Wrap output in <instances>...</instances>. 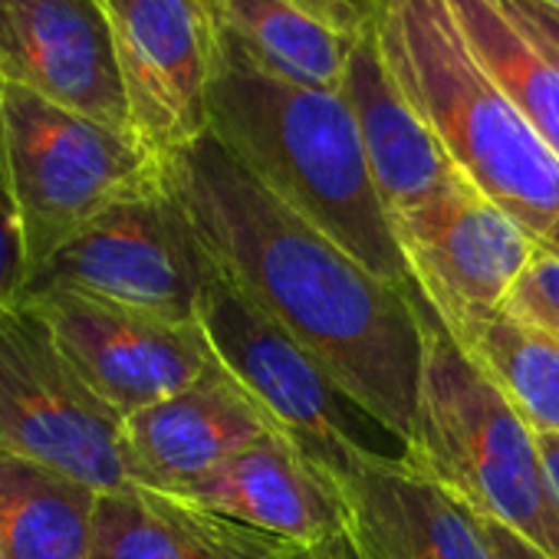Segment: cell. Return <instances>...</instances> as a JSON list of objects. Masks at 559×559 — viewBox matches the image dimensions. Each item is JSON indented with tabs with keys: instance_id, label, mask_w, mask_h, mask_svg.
<instances>
[{
	"instance_id": "6da1fadb",
	"label": "cell",
	"mask_w": 559,
	"mask_h": 559,
	"mask_svg": "<svg viewBox=\"0 0 559 559\" xmlns=\"http://www.w3.org/2000/svg\"><path fill=\"white\" fill-rule=\"evenodd\" d=\"M162 178L211 263L320 362L349 405L408 448L425 356L418 290L362 266L211 132L162 158Z\"/></svg>"
},
{
	"instance_id": "7a4b0ae2",
	"label": "cell",
	"mask_w": 559,
	"mask_h": 559,
	"mask_svg": "<svg viewBox=\"0 0 559 559\" xmlns=\"http://www.w3.org/2000/svg\"><path fill=\"white\" fill-rule=\"evenodd\" d=\"M207 132L385 284L415 287L343 93L270 76L217 34Z\"/></svg>"
},
{
	"instance_id": "3957f363",
	"label": "cell",
	"mask_w": 559,
	"mask_h": 559,
	"mask_svg": "<svg viewBox=\"0 0 559 559\" xmlns=\"http://www.w3.org/2000/svg\"><path fill=\"white\" fill-rule=\"evenodd\" d=\"M372 27L454 168L539 250L559 253V155L480 67L448 0H379Z\"/></svg>"
},
{
	"instance_id": "277c9868",
	"label": "cell",
	"mask_w": 559,
	"mask_h": 559,
	"mask_svg": "<svg viewBox=\"0 0 559 559\" xmlns=\"http://www.w3.org/2000/svg\"><path fill=\"white\" fill-rule=\"evenodd\" d=\"M418 317L425 356L415 438L402 454L454 490L474 513L516 530L549 559H559V503L536 435L454 343L421 294Z\"/></svg>"
},
{
	"instance_id": "5b68a950",
	"label": "cell",
	"mask_w": 559,
	"mask_h": 559,
	"mask_svg": "<svg viewBox=\"0 0 559 559\" xmlns=\"http://www.w3.org/2000/svg\"><path fill=\"white\" fill-rule=\"evenodd\" d=\"M0 152L24 230L27 280L83 224L162 178V162L135 135L4 80Z\"/></svg>"
},
{
	"instance_id": "8992f818",
	"label": "cell",
	"mask_w": 559,
	"mask_h": 559,
	"mask_svg": "<svg viewBox=\"0 0 559 559\" xmlns=\"http://www.w3.org/2000/svg\"><path fill=\"white\" fill-rule=\"evenodd\" d=\"M214 263L165 178L109 204L27 280L24 304L80 294L165 320H198Z\"/></svg>"
},
{
	"instance_id": "52a82bcc",
	"label": "cell",
	"mask_w": 559,
	"mask_h": 559,
	"mask_svg": "<svg viewBox=\"0 0 559 559\" xmlns=\"http://www.w3.org/2000/svg\"><path fill=\"white\" fill-rule=\"evenodd\" d=\"M0 451L99 493L135 484L126 418L90 389L34 304L0 317Z\"/></svg>"
},
{
	"instance_id": "ba28073f",
	"label": "cell",
	"mask_w": 559,
	"mask_h": 559,
	"mask_svg": "<svg viewBox=\"0 0 559 559\" xmlns=\"http://www.w3.org/2000/svg\"><path fill=\"white\" fill-rule=\"evenodd\" d=\"M198 323L221 362L317 464H340L362 448L343 415V395L320 362L214 266L198 304Z\"/></svg>"
},
{
	"instance_id": "9c48e42d",
	"label": "cell",
	"mask_w": 559,
	"mask_h": 559,
	"mask_svg": "<svg viewBox=\"0 0 559 559\" xmlns=\"http://www.w3.org/2000/svg\"><path fill=\"white\" fill-rule=\"evenodd\" d=\"M408 276L448 333L503 313V300L539 250L533 237L464 175L395 224Z\"/></svg>"
},
{
	"instance_id": "30bf717a",
	"label": "cell",
	"mask_w": 559,
	"mask_h": 559,
	"mask_svg": "<svg viewBox=\"0 0 559 559\" xmlns=\"http://www.w3.org/2000/svg\"><path fill=\"white\" fill-rule=\"evenodd\" d=\"M135 139L162 162L207 132L217 27L207 0H106Z\"/></svg>"
},
{
	"instance_id": "8fae6325",
	"label": "cell",
	"mask_w": 559,
	"mask_h": 559,
	"mask_svg": "<svg viewBox=\"0 0 559 559\" xmlns=\"http://www.w3.org/2000/svg\"><path fill=\"white\" fill-rule=\"evenodd\" d=\"M27 304L44 313L90 389L122 418L185 392L217 366L198 320H165L80 294H47Z\"/></svg>"
},
{
	"instance_id": "7c38bea8",
	"label": "cell",
	"mask_w": 559,
	"mask_h": 559,
	"mask_svg": "<svg viewBox=\"0 0 559 559\" xmlns=\"http://www.w3.org/2000/svg\"><path fill=\"white\" fill-rule=\"evenodd\" d=\"M317 467L340 500L353 559H493L480 516L412 457L362 444Z\"/></svg>"
},
{
	"instance_id": "4fadbf2b",
	"label": "cell",
	"mask_w": 559,
	"mask_h": 559,
	"mask_svg": "<svg viewBox=\"0 0 559 559\" xmlns=\"http://www.w3.org/2000/svg\"><path fill=\"white\" fill-rule=\"evenodd\" d=\"M0 80L135 135L106 0H0Z\"/></svg>"
},
{
	"instance_id": "5bb4252c",
	"label": "cell",
	"mask_w": 559,
	"mask_h": 559,
	"mask_svg": "<svg viewBox=\"0 0 559 559\" xmlns=\"http://www.w3.org/2000/svg\"><path fill=\"white\" fill-rule=\"evenodd\" d=\"M273 431L263 405L217 362L185 392L129 415L126 454L135 484L175 497Z\"/></svg>"
},
{
	"instance_id": "9a60e30c",
	"label": "cell",
	"mask_w": 559,
	"mask_h": 559,
	"mask_svg": "<svg viewBox=\"0 0 559 559\" xmlns=\"http://www.w3.org/2000/svg\"><path fill=\"white\" fill-rule=\"evenodd\" d=\"M175 497L297 549L343 536V510L330 480L284 431L253 441Z\"/></svg>"
},
{
	"instance_id": "2e32d148",
	"label": "cell",
	"mask_w": 559,
	"mask_h": 559,
	"mask_svg": "<svg viewBox=\"0 0 559 559\" xmlns=\"http://www.w3.org/2000/svg\"><path fill=\"white\" fill-rule=\"evenodd\" d=\"M340 93L353 109L362 152L392 227L431 204L461 178L435 129L392 76L372 24L349 57Z\"/></svg>"
},
{
	"instance_id": "e0dca14e",
	"label": "cell",
	"mask_w": 559,
	"mask_h": 559,
	"mask_svg": "<svg viewBox=\"0 0 559 559\" xmlns=\"http://www.w3.org/2000/svg\"><path fill=\"white\" fill-rule=\"evenodd\" d=\"M217 34L253 67L297 86L340 93L372 21L323 0H207Z\"/></svg>"
},
{
	"instance_id": "ac0fdd59",
	"label": "cell",
	"mask_w": 559,
	"mask_h": 559,
	"mask_svg": "<svg viewBox=\"0 0 559 559\" xmlns=\"http://www.w3.org/2000/svg\"><path fill=\"white\" fill-rule=\"evenodd\" d=\"M297 546L181 497L129 484L99 493L93 559H287Z\"/></svg>"
},
{
	"instance_id": "d6986e66",
	"label": "cell",
	"mask_w": 559,
	"mask_h": 559,
	"mask_svg": "<svg viewBox=\"0 0 559 559\" xmlns=\"http://www.w3.org/2000/svg\"><path fill=\"white\" fill-rule=\"evenodd\" d=\"M99 490L0 451V556L93 559Z\"/></svg>"
},
{
	"instance_id": "ffe728a7",
	"label": "cell",
	"mask_w": 559,
	"mask_h": 559,
	"mask_svg": "<svg viewBox=\"0 0 559 559\" xmlns=\"http://www.w3.org/2000/svg\"><path fill=\"white\" fill-rule=\"evenodd\" d=\"M474 57L559 155V53L503 0H448Z\"/></svg>"
},
{
	"instance_id": "44dd1931",
	"label": "cell",
	"mask_w": 559,
	"mask_h": 559,
	"mask_svg": "<svg viewBox=\"0 0 559 559\" xmlns=\"http://www.w3.org/2000/svg\"><path fill=\"white\" fill-rule=\"evenodd\" d=\"M451 336L490 376L533 435H559V343L552 336L507 313Z\"/></svg>"
},
{
	"instance_id": "7402d4cb",
	"label": "cell",
	"mask_w": 559,
	"mask_h": 559,
	"mask_svg": "<svg viewBox=\"0 0 559 559\" xmlns=\"http://www.w3.org/2000/svg\"><path fill=\"white\" fill-rule=\"evenodd\" d=\"M503 313L546 336H559V253L536 250L503 300Z\"/></svg>"
},
{
	"instance_id": "603a6c76",
	"label": "cell",
	"mask_w": 559,
	"mask_h": 559,
	"mask_svg": "<svg viewBox=\"0 0 559 559\" xmlns=\"http://www.w3.org/2000/svg\"><path fill=\"white\" fill-rule=\"evenodd\" d=\"M27 287V253L17 204L8 185L4 152H0V317L24 304Z\"/></svg>"
},
{
	"instance_id": "cb8c5ba5",
	"label": "cell",
	"mask_w": 559,
	"mask_h": 559,
	"mask_svg": "<svg viewBox=\"0 0 559 559\" xmlns=\"http://www.w3.org/2000/svg\"><path fill=\"white\" fill-rule=\"evenodd\" d=\"M480 516V513H477ZM480 526H484V533H487V543H490V549H493V559H549L543 549H536L530 539H523L516 530H510V526H503V523H497V520H490V516H480Z\"/></svg>"
},
{
	"instance_id": "d4e9b609",
	"label": "cell",
	"mask_w": 559,
	"mask_h": 559,
	"mask_svg": "<svg viewBox=\"0 0 559 559\" xmlns=\"http://www.w3.org/2000/svg\"><path fill=\"white\" fill-rule=\"evenodd\" d=\"M510 11H516L546 44H552V50L559 53V11L539 4V0H503Z\"/></svg>"
},
{
	"instance_id": "484cf974",
	"label": "cell",
	"mask_w": 559,
	"mask_h": 559,
	"mask_svg": "<svg viewBox=\"0 0 559 559\" xmlns=\"http://www.w3.org/2000/svg\"><path fill=\"white\" fill-rule=\"evenodd\" d=\"M536 448L546 467V480L552 487V497L559 503V435H536Z\"/></svg>"
},
{
	"instance_id": "4316f807",
	"label": "cell",
	"mask_w": 559,
	"mask_h": 559,
	"mask_svg": "<svg viewBox=\"0 0 559 559\" xmlns=\"http://www.w3.org/2000/svg\"><path fill=\"white\" fill-rule=\"evenodd\" d=\"M294 559H353V549L346 546V539H330L323 546H313V549H297Z\"/></svg>"
},
{
	"instance_id": "83f0119b",
	"label": "cell",
	"mask_w": 559,
	"mask_h": 559,
	"mask_svg": "<svg viewBox=\"0 0 559 559\" xmlns=\"http://www.w3.org/2000/svg\"><path fill=\"white\" fill-rule=\"evenodd\" d=\"M323 4H333V8H343V11H353V14H359V17L372 21V17H376V4H379V0H323Z\"/></svg>"
},
{
	"instance_id": "f1b7e54d",
	"label": "cell",
	"mask_w": 559,
	"mask_h": 559,
	"mask_svg": "<svg viewBox=\"0 0 559 559\" xmlns=\"http://www.w3.org/2000/svg\"><path fill=\"white\" fill-rule=\"evenodd\" d=\"M539 4H546V8H552V11H559V0H539Z\"/></svg>"
},
{
	"instance_id": "f546056e",
	"label": "cell",
	"mask_w": 559,
	"mask_h": 559,
	"mask_svg": "<svg viewBox=\"0 0 559 559\" xmlns=\"http://www.w3.org/2000/svg\"><path fill=\"white\" fill-rule=\"evenodd\" d=\"M552 340H556V343H559V336H552Z\"/></svg>"
},
{
	"instance_id": "4dcf8cb0",
	"label": "cell",
	"mask_w": 559,
	"mask_h": 559,
	"mask_svg": "<svg viewBox=\"0 0 559 559\" xmlns=\"http://www.w3.org/2000/svg\"><path fill=\"white\" fill-rule=\"evenodd\" d=\"M294 556H297V552H294ZM294 556H287V559H294Z\"/></svg>"
}]
</instances>
